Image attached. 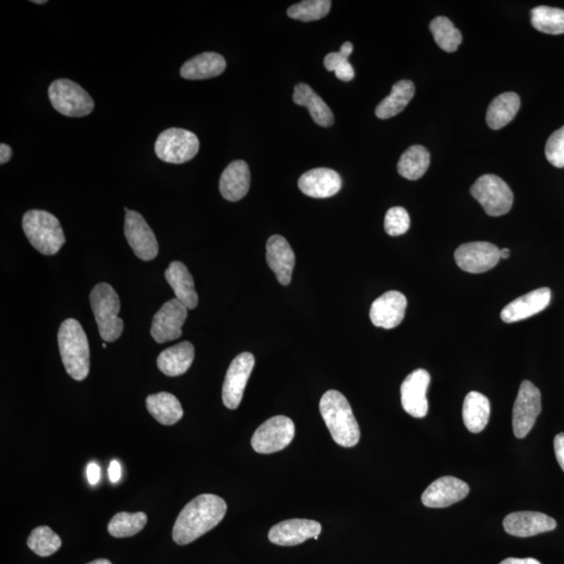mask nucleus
Returning a JSON list of instances; mask_svg holds the SVG:
<instances>
[{
    "label": "nucleus",
    "instance_id": "1",
    "mask_svg": "<svg viewBox=\"0 0 564 564\" xmlns=\"http://www.w3.org/2000/svg\"><path fill=\"white\" fill-rule=\"evenodd\" d=\"M227 512L224 500L215 494H201L180 512L173 529V539L185 545L215 528Z\"/></svg>",
    "mask_w": 564,
    "mask_h": 564
},
{
    "label": "nucleus",
    "instance_id": "2",
    "mask_svg": "<svg viewBox=\"0 0 564 564\" xmlns=\"http://www.w3.org/2000/svg\"><path fill=\"white\" fill-rule=\"evenodd\" d=\"M320 413L334 442L343 448L356 446L361 432L349 400L336 390L327 391L320 400Z\"/></svg>",
    "mask_w": 564,
    "mask_h": 564
},
{
    "label": "nucleus",
    "instance_id": "3",
    "mask_svg": "<svg viewBox=\"0 0 564 564\" xmlns=\"http://www.w3.org/2000/svg\"><path fill=\"white\" fill-rule=\"evenodd\" d=\"M58 344L68 375L79 382L85 380L90 370V350L88 339L79 321L67 319L62 322Z\"/></svg>",
    "mask_w": 564,
    "mask_h": 564
},
{
    "label": "nucleus",
    "instance_id": "4",
    "mask_svg": "<svg viewBox=\"0 0 564 564\" xmlns=\"http://www.w3.org/2000/svg\"><path fill=\"white\" fill-rule=\"evenodd\" d=\"M22 228L29 243L43 256H55L65 244L59 220L46 210H29L23 215Z\"/></svg>",
    "mask_w": 564,
    "mask_h": 564
},
{
    "label": "nucleus",
    "instance_id": "5",
    "mask_svg": "<svg viewBox=\"0 0 564 564\" xmlns=\"http://www.w3.org/2000/svg\"><path fill=\"white\" fill-rule=\"evenodd\" d=\"M90 305L102 339L105 342H115L123 331V321L119 318V295L110 284L98 283L91 290Z\"/></svg>",
    "mask_w": 564,
    "mask_h": 564
},
{
    "label": "nucleus",
    "instance_id": "6",
    "mask_svg": "<svg viewBox=\"0 0 564 564\" xmlns=\"http://www.w3.org/2000/svg\"><path fill=\"white\" fill-rule=\"evenodd\" d=\"M48 97L52 106L68 117L87 116L95 109V102L88 92L72 80H55L49 86Z\"/></svg>",
    "mask_w": 564,
    "mask_h": 564
},
{
    "label": "nucleus",
    "instance_id": "7",
    "mask_svg": "<svg viewBox=\"0 0 564 564\" xmlns=\"http://www.w3.org/2000/svg\"><path fill=\"white\" fill-rule=\"evenodd\" d=\"M200 141L189 130L171 128L158 136L155 142V153L164 163L182 164L196 157Z\"/></svg>",
    "mask_w": 564,
    "mask_h": 564
},
{
    "label": "nucleus",
    "instance_id": "8",
    "mask_svg": "<svg viewBox=\"0 0 564 564\" xmlns=\"http://www.w3.org/2000/svg\"><path fill=\"white\" fill-rule=\"evenodd\" d=\"M470 194L491 216L504 215L510 212L513 206V193L509 185L492 173L476 180L470 188Z\"/></svg>",
    "mask_w": 564,
    "mask_h": 564
},
{
    "label": "nucleus",
    "instance_id": "9",
    "mask_svg": "<svg viewBox=\"0 0 564 564\" xmlns=\"http://www.w3.org/2000/svg\"><path fill=\"white\" fill-rule=\"evenodd\" d=\"M295 436V425L292 419L282 415L266 420L254 433L252 448L259 454H273L286 449Z\"/></svg>",
    "mask_w": 564,
    "mask_h": 564
},
{
    "label": "nucleus",
    "instance_id": "10",
    "mask_svg": "<svg viewBox=\"0 0 564 564\" xmlns=\"http://www.w3.org/2000/svg\"><path fill=\"white\" fill-rule=\"evenodd\" d=\"M542 412V394L539 389L529 381H524L519 387L512 413L514 435L523 439L533 429Z\"/></svg>",
    "mask_w": 564,
    "mask_h": 564
},
{
    "label": "nucleus",
    "instance_id": "11",
    "mask_svg": "<svg viewBox=\"0 0 564 564\" xmlns=\"http://www.w3.org/2000/svg\"><path fill=\"white\" fill-rule=\"evenodd\" d=\"M254 365H256V358L252 353L243 352L229 366L224 385H223L222 398L225 407L231 410H235L240 405Z\"/></svg>",
    "mask_w": 564,
    "mask_h": 564
},
{
    "label": "nucleus",
    "instance_id": "12",
    "mask_svg": "<svg viewBox=\"0 0 564 564\" xmlns=\"http://www.w3.org/2000/svg\"><path fill=\"white\" fill-rule=\"evenodd\" d=\"M188 311L189 309L176 299L165 302L154 316L151 327L153 339L163 344L181 337Z\"/></svg>",
    "mask_w": 564,
    "mask_h": 564
},
{
    "label": "nucleus",
    "instance_id": "13",
    "mask_svg": "<svg viewBox=\"0 0 564 564\" xmlns=\"http://www.w3.org/2000/svg\"><path fill=\"white\" fill-rule=\"evenodd\" d=\"M459 268L465 272L480 274L494 268L501 259L497 246L487 241H474L461 245L455 252Z\"/></svg>",
    "mask_w": 564,
    "mask_h": 564
},
{
    "label": "nucleus",
    "instance_id": "14",
    "mask_svg": "<svg viewBox=\"0 0 564 564\" xmlns=\"http://www.w3.org/2000/svg\"><path fill=\"white\" fill-rule=\"evenodd\" d=\"M125 235L136 257L146 262L156 258L159 252L156 237L144 216L134 210L126 214Z\"/></svg>",
    "mask_w": 564,
    "mask_h": 564
},
{
    "label": "nucleus",
    "instance_id": "15",
    "mask_svg": "<svg viewBox=\"0 0 564 564\" xmlns=\"http://www.w3.org/2000/svg\"><path fill=\"white\" fill-rule=\"evenodd\" d=\"M431 375L425 369H417L406 377L400 388L401 405L415 418H424L429 411L426 392Z\"/></svg>",
    "mask_w": 564,
    "mask_h": 564
},
{
    "label": "nucleus",
    "instance_id": "16",
    "mask_svg": "<svg viewBox=\"0 0 564 564\" xmlns=\"http://www.w3.org/2000/svg\"><path fill=\"white\" fill-rule=\"evenodd\" d=\"M322 526L316 520L294 518L273 526L269 532V541L282 547H293L307 541L319 538Z\"/></svg>",
    "mask_w": 564,
    "mask_h": 564
},
{
    "label": "nucleus",
    "instance_id": "17",
    "mask_svg": "<svg viewBox=\"0 0 564 564\" xmlns=\"http://www.w3.org/2000/svg\"><path fill=\"white\" fill-rule=\"evenodd\" d=\"M407 306L408 301L404 294L399 290H390L372 303L371 322L376 327L392 330L404 320Z\"/></svg>",
    "mask_w": 564,
    "mask_h": 564
},
{
    "label": "nucleus",
    "instance_id": "18",
    "mask_svg": "<svg viewBox=\"0 0 564 564\" xmlns=\"http://www.w3.org/2000/svg\"><path fill=\"white\" fill-rule=\"evenodd\" d=\"M469 486L455 476H442L427 487L421 497L423 504L429 508H445L467 498Z\"/></svg>",
    "mask_w": 564,
    "mask_h": 564
},
{
    "label": "nucleus",
    "instance_id": "19",
    "mask_svg": "<svg viewBox=\"0 0 564 564\" xmlns=\"http://www.w3.org/2000/svg\"><path fill=\"white\" fill-rule=\"evenodd\" d=\"M508 535L517 537H530L541 533L553 531L557 523L554 518L541 512L520 511L507 516L503 522Z\"/></svg>",
    "mask_w": 564,
    "mask_h": 564
},
{
    "label": "nucleus",
    "instance_id": "20",
    "mask_svg": "<svg viewBox=\"0 0 564 564\" xmlns=\"http://www.w3.org/2000/svg\"><path fill=\"white\" fill-rule=\"evenodd\" d=\"M265 258L278 282L289 286L292 281L295 253L288 240L282 235H273L266 243Z\"/></svg>",
    "mask_w": 564,
    "mask_h": 564
},
{
    "label": "nucleus",
    "instance_id": "21",
    "mask_svg": "<svg viewBox=\"0 0 564 564\" xmlns=\"http://www.w3.org/2000/svg\"><path fill=\"white\" fill-rule=\"evenodd\" d=\"M299 188L308 197L325 199L339 193L342 180L336 171L319 167L303 173L299 180Z\"/></svg>",
    "mask_w": 564,
    "mask_h": 564
},
{
    "label": "nucleus",
    "instance_id": "22",
    "mask_svg": "<svg viewBox=\"0 0 564 564\" xmlns=\"http://www.w3.org/2000/svg\"><path fill=\"white\" fill-rule=\"evenodd\" d=\"M551 290L541 288L524 296L518 297L507 305L501 313V318L506 324L528 319L547 308L551 302Z\"/></svg>",
    "mask_w": 564,
    "mask_h": 564
},
{
    "label": "nucleus",
    "instance_id": "23",
    "mask_svg": "<svg viewBox=\"0 0 564 564\" xmlns=\"http://www.w3.org/2000/svg\"><path fill=\"white\" fill-rule=\"evenodd\" d=\"M250 181L249 166L243 160H235L222 173L220 193L227 201H240L249 191Z\"/></svg>",
    "mask_w": 564,
    "mask_h": 564
},
{
    "label": "nucleus",
    "instance_id": "24",
    "mask_svg": "<svg viewBox=\"0 0 564 564\" xmlns=\"http://www.w3.org/2000/svg\"><path fill=\"white\" fill-rule=\"evenodd\" d=\"M164 276L173 290L176 299L188 309L196 308L199 297L196 292L194 278L186 265L180 262H173L165 270Z\"/></svg>",
    "mask_w": 564,
    "mask_h": 564
},
{
    "label": "nucleus",
    "instance_id": "25",
    "mask_svg": "<svg viewBox=\"0 0 564 564\" xmlns=\"http://www.w3.org/2000/svg\"><path fill=\"white\" fill-rule=\"evenodd\" d=\"M226 66V60L220 54L203 53L186 61L180 74L186 80H207L220 76Z\"/></svg>",
    "mask_w": 564,
    "mask_h": 564
},
{
    "label": "nucleus",
    "instance_id": "26",
    "mask_svg": "<svg viewBox=\"0 0 564 564\" xmlns=\"http://www.w3.org/2000/svg\"><path fill=\"white\" fill-rule=\"evenodd\" d=\"M195 358V347L189 341L170 347L160 353L157 366L167 376H179L190 368Z\"/></svg>",
    "mask_w": 564,
    "mask_h": 564
},
{
    "label": "nucleus",
    "instance_id": "27",
    "mask_svg": "<svg viewBox=\"0 0 564 564\" xmlns=\"http://www.w3.org/2000/svg\"><path fill=\"white\" fill-rule=\"evenodd\" d=\"M293 101L299 106L307 108L317 125L324 128L333 125V111L312 89L311 86L305 83L297 84L294 89Z\"/></svg>",
    "mask_w": 564,
    "mask_h": 564
},
{
    "label": "nucleus",
    "instance_id": "28",
    "mask_svg": "<svg viewBox=\"0 0 564 564\" xmlns=\"http://www.w3.org/2000/svg\"><path fill=\"white\" fill-rule=\"evenodd\" d=\"M491 401L479 392H469L464 400L462 417L470 433L478 434L485 429L491 418Z\"/></svg>",
    "mask_w": 564,
    "mask_h": 564
},
{
    "label": "nucleus",
    "instance_id": "29",
    "mask_svg": "<svg viewBox=\"0 0 564 564\" xmlns=\"http://www.w3.org/2000/svg\"><path fill=\"white\" fill-rule=\"evenodd\" d=\"M146 404L148 413L161 425H173L183 417L181 404L171 393L159 392L147 396Z\"/></svg>",
    "mask_w": 564,
    "mask_h": 564
},
{
    "label": "nucleus",
    "instance_id": "30",
    "mask_svg": "<svg viewBox=\"0 0 564 564\" xmlns=\"http://www.w3.org/2000/svg\"><path fill=\"white\" fill-rule=\"evenodd\" d=\"M520 107V98L514 92H506L494 98L489 105L486 122L489 128L500 130L508 125L517 116Z\"/></svg>",
    "mask_w": 564,
    "mask_h": 564
},
{
    "label": "nucleus",
    "instance_id": "31",
    "mask_svg": "<svg viewBox=\"0 0 564 564\" xmlns=\"http://www.w3.org/2000/svg\"><path fill=\"white\" fill-rule=\"evenodd\" d=\"M415 95V85L411 80H401L392 87L391 93L375 109L381 120L391 119L402 113Z\"/></svg>",
    "mask_w": 564,
    "mask_h": 564
},
{
    "label": "nucleus",
    "instance_id": "32",
    "mask_svg": "<svg viewBox=\"0 0 564 564\" xmlns=\"http://www.w3.org/2000/svg\"><path fill=\"white\" fill-rule=\"evenodd\" d=\"M431 156L429 151L423 146H412L401 155L398 170L401 177L408 180H418L429 169Z\"/></svg>",
    "mask_w": 564,
    "mask_h": 564
},
{
    "label": "nucleus",
    "instance_id": "33",
    "mask_svg": "<svg viewBox=\"0 0 564 564\" xmlns=\"http://www.w3.org/2000/svg\"><path fill=\"white\" fill-rule=\"evenodd\" d=\"M532 26L550 35L564 34V10L539 5L531 11Z\"/></svg>",
    "mask_w": 564,
    "mask_h": 564
},
{
    "label": "nucleus",
    "instance_id": "34",
    "mask_svg": "<svg viewBox=\"0 0 564 564\" xmlns=\"http://www.w3.org/2000/svg\"><path fill=\"white\" fill-rule=\"evenodd\" d=\"M430 29L438 46L446 53H454L462 43L460 30L449 18L438 16L430 23Z\"/></svg>",
    "mask_w": 564,
    "mask_h": 564
},
{
    "label": "nucleus",
    "instance_id": "35",
    "mask_svg": "<svg viewBox=\"0 0 564 564\" xmlns=\"http://www.w3.org/2000/svg\"><path fill=\"white\" fill-rule=\"evenodd\" d=\"M147 523V517L144 512H120L111 518L108 531L116 538L131 537L144 529Z\"/></svg>",
    "mask_w": 564,
    "mask_h": 564
},
{
    "label": "nucleus",
    "instance_id": "36",
    "mask_svg": "<svg viewBox=\"0 0 564 564\" xmlns=\"http://www.w3.org/2000/svg\"><path fill=\"white\" fill-rule=\"evenodd\" d=\"M62 545L61 538L47 526H38L30 533L28 538V547L35 554L41 557L51 556Z\"/></svg>",
    "mask_w": 564,
    "mask_h": 564
},
{
    "label": "nucleus",
    "instance_id": "37",
    "mask_svg": "<svg viewBox=\"0 0 564 564\" xmlns=\"http://www.w3.org/2000/svg\"><path fill=\"white\" fill-rule=\"evenodd\" d=\"M330 0H305L288 9V16L293 20L309 22L322 20L330 13Z\"/></svg>",
    "mask_w": 564,
    "mask_h": 564
},
{
    "label": "nucleus",
    "instance_id": "38",
    "mask_svg": "<svg viewBox=\"0 0 564 564\" xmlns=\"http://www.w3.org/2000/svg\"><path fill=\"white\" fill-rule=\"evenodd\" d=\"M411 221L404 207L390 208L385 216V231L391 237L405 234L410 228Z\"/></svg>",
    "mask_w": 564,
    "mask_h": 564
},
{
    "label": "nucleus",
    "instance_id": "39",
    "mask_svg": "<svg viewBox=\"0 0 564 564\" xmlns=\"http://www.w3.org/2000/svg\"><path fill=\"white\" fill-rule=\"evenodd\" d=\"M545 157L551 165L564 167V126L550 136L545 145Z\"/></svg>",
    "mask_w": 564,
    "mask_h": 564
},
{
    "label": "nucleus",
    "instance_id": "40",
    "mask_svg": "<svg viewBox=\"0 0 564 564\" xmlns=\"http://www.w3.org/2000/svg\"><path fill=\"white\" fill-rule=\"evenodd\" d=\"M346 61H349V57H346L343 54L340 52L331 53L324 59V66L328 72H334Z\"/></svg>",
    "mask_w": 564,
    "mask_h": 564
},
{
    "label": "nucleus",
    "instance_id": "41",
    "mask_svg": "<svg viewBox=\"0 0 564 564\" xmlns=\"http://www.w3.org/2000/svg\"><path fill=\"white\" fill-rule=\"evenodd\" d=\"M334 73H336V77L339 80H344V82H350L356 76L355 70H353L349 61H346L344 63L341 64L337 70L334 71Z\"/></svg>",
    "mask_w": 564,
    "mask_h": 564
},
{
    "label": "nucleus",
    "instance_id": "42",
    "mask_svg": "<svg viewBox=\"0 0 564 564\" xmlns=\"http://www.w3.org/2000/svg\"><path fill=\"white\" fill-rule=\"evenodd\" d=\"M554 450L557 461L564 472V433L558 434L555 437Z\"/></svg>",
    "mask_w": 564,
    "mask_h": 564
},
{
    "label": "nucleus",
    "instance_id": "43",
    "mask_svg": "<svg viewBox=\"0 0 564 564\" xmlns=\"http://www.w3.org/2000/svg\"><path fill=\"white\" fill-rule=\"evenodd\" d=\"M101 478L100 467L95 462H91L87 467V479H88L91 485H97Z\"/></svg>",
    "mask_w": 564,
    "mask_h": 564
},
{
    "label": "nucleus",
    "instance_id": "44",
    "mask_svg": "<svg viewBox=\"0 0 564 564\" xmlns=\"http://www.w3.org/2000/svg\"><path fill=\"white\" fill-rule=\"evenodd\" d=\"M109 478L113 483H117L122 478V467L121 464L115 460L111 461L109 467Z\"/></svg>",
    "mask_w": 564,
    "mask_h": 564
},
{
    "label": "nucleus",
    "instance_id": "45",
    "mask_svg": "<svg viewBox=\"0 0 564 564\" xmlns=\"http://www.w3.org/2000/svg\"><path fill=\"white\" fill-rule=\"evenodd\" d=\"M500 564H542L535 558H507Z\"/></svg>",
    "mask_w": 564,
    "mask_h": 564
},
{
    "label": "nucleus",
    "instance_id": "46",
    "mask_svg": "<svg viewBox=\"0 0 564 564\" xmlns=\"http://www.w3.org/2000/svg\"><path fill=\"white\" fill-rule=\"evenodd\" d=\"M12 155H13V151H12L10 146L5 144L0 145V164L9 163L12 158Z\"/></svg>",
    "mask_w": 564,
    "mask_h": 564
},
{
    "label": "nucleus",
    "instance_id": "47",
    "mask_svg": "<svg viewBox=\"0 0 564 564\" xmlns=\"http://www.w3.org/2000/svg\"><path fill=\"white\" fill-rule=\"evenodd\" d=\"M353 46L351 42H345L342 46H341L340 53L346 55V57H349L352 54Z\"/></svg>",
    "mask_w": 564,
    "mask_h": 564
},
{
    "label": "nucleus",
    "instance_id": "48",
    "mask_svg": "<svg viewBox=\"0 0 564 564\" xmlns=\"http://www.w3.org/2000/svg\"><path fill=\"white\" fill-rule=\"evenodd\" d=\"M501 258L507 259L509 257L510 250L504 248V249L500 250Z\"/></svg>",
    "mask_w": 564,
    "mask_h": 564
},
{
    "label": "nucleus",
    "instance_id": "49",
    "mask_svg": "<svg viewBox=\"0 0 564 564\" xmlns=\"http://www.w3.org/2000/svg\"><path fill=\"white\" fill-rule=\"evenodd\" d=\"M87 564H113L108 560H97L95 561L87 563Z\"/></svg>",
    "mask_w": 564,
    "mask_h": 564
},
{
    "label": "nucleus",
    "instance_id": "50",
    "mask_svg": "<svg viewBox=\"0 0 564 564\" xmlns=\"http://www.w3.org/2000/svg\"><path fill=\"white\" fill-rule=\"evenodd\" d=\"M32 3H33V4H46L47 2H46V0H41V2H38V0H33V2H32Z\"/></svg>",
    "mask_w": 564,
    "mask_h": 564
},
{
    "label": "nucleus",
    "instance_id": "51",
    "mask_svg": "<svg viewBox=\"0 0 564 564\" xmlns=\"http://www.w3.org/2000/svg\"><path fill=\"white\" fill-rule=\"evenodd\" d=\"M103 347H104V349H106V347H107L106 343H104Z\"/></svg>",
    "mask_w": 564,
    "mask_h": 564
}]
</instances>
